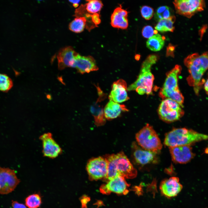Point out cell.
I'll use <instances>...</instances> for the list:
<instances>
[{
    "label": "cell",
    "mask_w": 208,
    "mask_h": 208,
    "mask_svg": "<svg viewBox=\"0 0 208 208\" xmlns=\"http://www.w3.org/2000/svg\"><path fill=\"white\" fill-rule=\"evenodd\" d=\"M175 46L171 44H169L167 47L166 55L167 56H171L173 57L174 56V52Z\"/></svg>",
    "instance_id": "31"
},
{
    "label": "cell",
    "mask_w": 208,
    "mask_h": 208,
    "mask_svg": "<svg viewBox=\"0 0 208 208\" xmlns=\"http://www.w3.org/2000/svg\"><path fill=\"white\" fill-rule=\"evenodd\" d=\"M125 105L109 100L104 109L106 119L111 120L119 116L122 111H127Z\"/></svg>",
    "instance_id": "21"
},
{
    "label": "cell",
    "mask_w": 208,
    "mask_h": 208,
    "mask_svg": "<svg viewBox=\"0 0 208 208\" xmlns=\"http://www.w3.org/2000/svg\"><path fill=\"white\" fill-rule=\"evenodd\" d=\"M182 188L179 178L176 177H172L162 181L159 187L161 194L168 198L176 196Z\"/></svg>",
    "instance_id": "17"
},
{
    "label": "cell",
    "mask_w": 208,
    "mask_h": 208,
    "mask_svg": "<svg viewBox=\"0 0 208 208\" xmlns=\"http://www.w3.org/2000/svg\"><path fill=\"white\" fill-rule=\"evenodd\" d=\"M129 186L125 178L118 176L109 180L106 184L102 185L100 191L104 194H109L114 192L119 194H126L129 192L128 188Z\"/></svg>",
    "instance_id": "12"
},
{
    "label": "cell",
    "mask_w": 208,
    "mask_h": 208,
    "mask_svg": "<svg viewBox=\"0 0 208 208\" xmlns=\"http://www.w3.org/2000/svg\"><path fill=\"white\" fill-rule=\"evenodd\" d=\"M173 3L177 13L188 18L203 10L205 7L202 0H176Z\"/></svg>",
    "instance_id": "8"
},
{
    "label": "cell",
    "mask_w": 208,
    "mask_h": 208,
    "mask_svg": "<svg viewBox=\"0 0 208 208\" xmlns=\"http://www.w3.org/2000/svg\"><path fill=\"white\" fill-rule=\"evenodd\" d=\"M169 148L172 160L176 163H186L190 161L195 155L190 145L178 146Z\"/></svg>",
    "instance_id": "14"
},
{
    "label": "cell",
    "mask_w": 208,
    "mask_h": 208,
    "mask_svg": "<svg viewBox=\"0 0 208 208\" xmlns=\"http://www.w3.org/2000/svg\"><path fill=\"white\" fill-rule=\"evenodd\" d=\"M87 19L86 17H76L69 24V28L70 30L76 33L82 32L85 28Z\"/></svg>",
    "instance_id": "25"
},
{
    "label": "cell",
    "mask_w": 208,
    "mask_h": 208,
    "mask_svg": "<svg viewBox=\"0 0 208 208\" xmlns=\"http://www.w3.org/2000/svg\"><path fill=\"white\" fill-rule=\"evenodd\" d=\"M135 138L138 145L145 149L157 153L162 148V144L157 134L148 124L136 133Z\"/></svg>",
    "instance_id": "6"
},
{
    "label": "cell",
    "mask_w": 208,
    "mask_h": 208,
    "mask_svg": "<svg viewBox=\"0 0 208 208\" xmlns=\"http://www.w3.org/2000/svg\"><path fill=\"white\" fill-rule=\"evenodd\" d=\"M172 10L167 6H162L158 7L154 15L155 20L159 21L162 19H167L172 15Z\"/></svg>",
    "instance_id": "26"
},
{
    "label": "cell",
    "mask_w": 208,
    "mask_h": 208,
    "mask_svg": "<svg viewBox=\"0 0 208 208\" xmlns=\"http://www.w3.org/2000/svg\"><path fill=\"white\" fill-rule=\"evenodd\" d=\"M127 87L125 81L119 79L114 82L112 86V90L109 96V100L120 103L128 100L129 98L127 91Z\"/></svg>",
    "instance_id": "15"
},
{
    "label": "cell",
    "mask_w": 208,
    "mask_h": 208,
    "mask_svg": "<svg viewBox=\"0 0 208 208\" xmlns=\"http://www.w3.org/2000/svg\"><path fill=\"white\" fill-rule=\"evenodd\" d=\"M184 63L189 73L187 82L193 87L196 94H198L200 87L204 81L202 79V77L208 69V52L201 55L198 53L190 54L185 59Z\"/></svg>",
    "instance_id": "1"
},
{
    "label": "cell",
    "mask_w": 208,
    "mask_h": 208,
    "mask_svg": "<svg viewBox=\"0 0 208 208\" xmlns=\"http://www.w3.org/2000/svg\"><path fill=\"white\" fill-rule=\"evenodd\" d=\"M107 163V175L109 181L118 176L125 178L133 179L137 175L136 170L123 152L104 157Z\"/></svg>",
    "instance_id": "2"
},
{
    "label": "cell",
    "mask_w": 208,
    "mask_h": 208,
    "mask_svg": "<svg viewBox=\"0 0 208 208\" xmlns=\"http://www.w3.org/2000/svg\"><path fill=\"white\" fill-rule=\"evenodd\" d=\"M13 86L11 79L7 75L0 73V91L7 92Z\"/></svg>",
    "instance_id": "28"
},
{
    "label": "cell",
    "mask_w": 208,
    "mask_h": 208,
    "mask_svg": "<svg viewBox=\"0 0 208 208\" xmlns=\"http://www.w3.org/2000/svg\"><path fill=\"white\" fill-rule=\"evenodd\" d=\"M158 58V55L155 54L148 56L142 64L136 80L127 87L128 91L135 90L141 95L152 94L154 77L151 72V68Z\"/></svg>",
    "instance_id": "3"
},
{
    "label": "cell",
    "mask_w": 208,
    "mask_h": 208,
    "mask_svg": "<svg viewBox=\"0 0 208 208\" xmlns=\"http://www.w3.org/2000/svg\"><path fill=\"white\" fill-rule=\"evenodd\" d=\"M132 148L133 157L137 164L145 165L157 162V153L142 148L135 142L132 143Z\"/></svg>",
    "instance_id": "13"
},
{
    "label": "cell",
    "mask_w": 208,
    "mask_h": 208,
    "mask_svg": "<svg viewBox=\"0 0 208 208\" xmlns=\"http://www.w3.org/2000/svg\"><path fill=\"white\" fill-rule=\"evenodd\" d=\"M181 70V66L177 65L167 74L164 83L159 92V95L164 99H169L176 101L182 107L184 98L178 85V76Z\"/></svg>",
    "instance_id": "5"
},
{
    "label": "cell",
    "mask_w": 208,
    "mask_h": 208,
    "mask_svg": "<svg viewBox=\"0 0 208 208\" xmlns=\"http://www.w3.org/2000/svg\"><path fill=\"white\" fill-rule=\"evenodd\" d=\"M20 182L14 170L0 167V194L12 192Z\"/></svg>",
    "instance_id": "10"
},
{
    "label": "cell",
    "mask_w": 208,
    "mask_h": 208,
    "mask_svg": "<svg viewBox=\"0 0 208 208\" xmlns=\"http://www.w3.org/2000/svg\"><path fill=\"white\" fill-rule=\"evenodd\" d=\"M77 53L70 46L61 49L57 56L59 69L63 70L67 67L76 68L75 57Z\"/></svg>",
    "instance_id": "16"
},
{
    "label": "cell",
    "mask_w": 208,
    "mask_h": 208,
    "mask_svg": "<svg viewBox=\"0 0 208 208\" xmlns=\"http://www.w3.org/2000/svg\"><path fill=\"white\" fill-rule=\"evenodd\" d=\"M42 145V152L43 156L53 159L62 154V150L53 138L50 132L45 133L39 137Z\"/></svg>",
    "instance_id": "11"
},
{
    "label": "cell",
    "mask_w": 208,
    "mask_h": 208,
    "mask_svg": "<svg viewBox=\"0 0 208 208\" xmlns=\"http://www.w3.org/2000/svg\"><path fill=\"white\" fill-rule=\"evenodd\" d=\"M165 38L159 34H155L147 40L146 45L151 51H157L161 50L164 47Z\"/></svg>",
    "instance_id": "23"
},
{
    "label": "cell",
    "mask_w": 208,
    "mask_h": 208,
    "mask_svg": "<svg viewBox=\"0 0 208 208\" xmlns=\"http://www.w3.org/2000/svg\"><path fill=\"white\" fill-rule=\"evenodd\" d=\"M92 21L95 25L100 23L101 20L99 18V15L98 13H96L91 15Z\"/></svg>",
    "instance_id": "32"
},
{
    "label": "cell",
    "mask_w": 208,
    "mask_h": 208,
    "mask_svg": "<svg viewBox=\"0 0 208 208\" xmlns=\"http://www.w3.org/2000/svg\"><path fill=\"white\" fill-rule=\"evenodd\" d=\"M86 169L89 178L91 180H97L106 177L107 163L104 157L99 156L92 158L88 161Z\"/></svg>",
    "instance_id": "9"
},
{
    "label": "cell",
    "mask_w": 208,
    "mask_h": 208,
    "mask_svg": "<svg viewBox=\"0 0 208 208\" xmlns=\"http://www.w3.org/2000/svg\"><path fill=\"white\" fill-rule=\"evenodd\" d=\"M75 61L76 68L81 74L97 71L99 69L95 60L91 56H82L77 53Z\"/></svg>",
    "instance_id": "18"
},
{
    "label": "cell",
    "mask_w": 208,
    "mask_h": 208,
    "mask_svg": "<svg viewBox=\"0 0 208 208\" xmlns=\"http://www.w3.org/2000/svg\"><path fill=\"white\" fill-rule=\"evenodd\" d=\"M204 89L206 93L208 94V79L204 84Z\"/></svg>",
    "instance_id": "35"
},
{
    "label": "cell",
    "mask_w": 208,
    "mask_h": 208,
    "mask_svg": "<svg viewBox=\"0 0 208 208\" xmlns=\"http://www.w3.org/2000/svg\"><path fill=\"white\" fill-rule=\"evenodd\" d=\"M25 203L28 208H38L42 203L41 197L38 194L30 195L26 198Z\"/></svg>",
    "instance_id": "27"
},
{
    "label": "cell",
    "mask_w": 208,
    "mask_h": 208,
    "mask_svg": "<svg viewBox=\"0 0 208 208\" xmlns=\"http://www.w3.org/2000/svg\"><path fill=\"white\" fill-rule=\"evenodd\" d=\"M176 20L174 16H172L167 19H162L158 21L155 27V29L161 32L170 31L173 32L174 30V24Z\"/></svg>",
    "instance_id": "24"
},
{
    "label": "cell",
    "mask_w": 208,
    "mask_h": 208,
    "mask_svg": "<svg viewBox=\"0 0 208 208\" xmlns=\"http://www.w3.org/2000/svg\"><path fill=\"white\" fill-rule=\"evenodd\" d=\"M140 12L142 16L146 20L151 19L153 17L154 13L153 9L147 5L142 6Z\"/></svg>",
    "instance_id": "29"
},
{
    "label": "cell",
    "mask_w": 208,
    "mask_h": 208,
    "mask_svg": "<svg viewBox=\"0 0 208 208\" xmlns=\"http://www.w3.org/2000/svg\"><path fill=\"white\" fill-rule=\"evenodd\" d=\"M80 0H70L69 1L73 4L74 7H77L79 5V3L80 2Z\"/></svg>",
    "instance_id": "34"
},
{
    "label": "cell",
    "mask_w": 208,
    "mask_h": 208,
    "mask_svg": "<svg viewBox=\"0 0 208 208\" xmlns=\"http://www.w3.org/2000/svg\"><path fill=\"white\" fill-rule=\"evenodd\" d=\"M12 205L13 208H27L25 205L16 201H12Z\"/></svg>",
    "instance_id": "33"
},
{
    "label": "cell",
    "mask_w": 208,
    "mask_h": 208,
    "mask_svg": "<svg viewBox=\"0 0 208 208\" xmlns=\"http://www.w3.org/2000/svg\"><path fill=\"white\" fill-rule=\"evenodd\" d=\"M128 12L121 7L116 8L111 16V25L114 27L126 29L128 26Z\"/></svg>",
    "instance_id": "20"
},
{
    "label": "cell",
    "mask_w": 208,
    "mask_h": 208,
    "mask_svg": "<svg viewBox=\"0 0 208 208\" xmlns=\"http://www.w3.org/2000/svg\"><path fill=\"white\" fill-rule=\"evenodd\" d=\"M87 1L88 2L86 4L81 5L76 10L74 15L76 17H81L86 10L88 13L91 14L97 13L100 11L103 5L102 2L99 0H88Z\"/></svg>",
    "instance_id": "22"
},
{
    "label": "cell",
    "mask_w": 208,
    "mask_h": 208,
    "mask_svg": "<svg viewBox=\"0 0 208 208\" xmlns=\"http://www.w3.org/2000/svg\"><path fill=\"white\" fill-rule=\"evenodd\" d=\"M208 139V135L185 128L174 129L166 134L164 144L169 147L190 145Z\"/></svg>",
    "instance_id": "4"
},
{
    "label": "cell",
    "mask_w": 208,
    "mask_h": 208,
    "mask_svg": "<svg viewBox=\"0 0 208 208\" xmlns=\"http://www.w3.org/2000/svg\"><path fill=\"white\" fill-rule=\"evenodd\" d=\"M157 34V30H154L153 27L150 25L144 26L142 31V34L145 38H149L153 36V34Z\"/></svg>",
    "instance_id": "30"
},
{
    "label": "cell",
    "mask_w": 208,
    "mask_h": 208,
    "mask_svg": "<svg viewBox=\"0 0 208 208\" xmlns=\"http://www.w3.org/2000/svg\"><path fill=\"white\" fill-rule=\"evenodd\" d=\"M97 88L99 97L97 101L91 106L90 111L94 117L95 125L98 127L104 125L106 119L104 115V109L99 103L104 99L105 95L99 88Z\"/></svg>",
    "instance_id": "19"
},
{
    "label": "cell",
    "mask_w": 208,
    "mask_h": 208,
    "mask_svg": "<svg viewBox=\"0 0 208 208\" xmlns=\"http://www.w3.org/2000/svg\"><path fill=\"white\" fill-rule=\"evenodd\" d=\"M205 152L206 154H208V146L205 148Z\"/></svg>",
    "instance_id": "36"
},
{
    "label": "cell",
    "mask_w": 208,
    "mask_h": 208,
    "mask_svg": "<svg viewBox=\"0 0 208 208\" xmlns=\"http://www.w3.org/2000/svg\"><path fill=\"white\" fill-rule=\"evenodd\" d=\"M177 102L170 99H166L160 103L158 109L160 118L167 122H171L179 120L184 112Z\"/></svg>",
    "instance_id": "7"
}]
</instances>
